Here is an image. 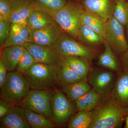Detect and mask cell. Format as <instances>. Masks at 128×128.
Segmentation results:
<instances>
[{"instance_id": "484cf974", "label": "cell", "mask_w": 128, "mask_h": 128, "mask_svg": "<svg viewBox=\"0 0 128 128\" xmlns=\"http://www.w3.org/2000/svg\"><path fill=\"white\" fill-rule=\"evenodd\" d=\"M78 38L82 42L90 45H98L104 44L105 42L102 37L81 22L78 31Z\"/></svg>"}, {"instance_id": "ac0fdd59", "label": "cell", "mask_w": 128, "mask_h": 128, "mask_svg": "<svg viewBox=\"0 0 128 128\" xmlns=\"http://www.w3.org/2000/svg\"><path fill=\"white\" fill-rule=\"evenodd\" d=\"M56 69L58 82L62 86L82 80L64 61L62 57L56 64Z\"/></svg>"}, {"instance_id": "e0dca14e", "label": "cell", "mask_w": 128, "mask_h": 128, "mask_svg": "<svg viewBox=\"0 0 128 128\" xmlns=\"http://www.w3.org/2000/svg\"><path fill=\"white\" fill-rule=\"evenodd\" d=\"M23 45H13L3 48L1 54L0 60L9 71L16 69L23 54Z\"/></svg>"}, {"instance_id": "9a60e30c", "label": "cell", "mask_w": 128, "mask_h": 128, "mask_svg": "<svg viewBox=\"0 0 128 128\" xmlns=\"http://www.w3.org/2000/svg\"><path fill=\"white\" fill-rule=\"evenodd\" d=\"M32 32V29L26 24H11L10 34L3 44V48L24 45L29 42Z\"/></svg>"}, {"instance_id": "6da1fadb", "label": "cell", "mask_w": 128, "mask_h": 128, "mask_svg": "<svg viewBox=\"0 0 128 128\" xmlns=\"http://www.w3.org/2000/svg\"><path fill=\"white\" fill-rule=\"evenodd\" d=\"M101 101L91 111L89 128H120L124 116L128 114V109L122 107L111 95Z\"/></svg>"}, {"instance_id": "8992f818", "label": "cell", "mask_w": 128, "mask_h": 128, "mask_svg": "<svg viewBox=\"0 0 128 128\" xmlns=\"http://www.w3.org/2000/svg\"><path fill=\"white\" fill-rule=\"evenodd\" d=\"M51 47L62 57H82L91 60L95 55L93 50L66 34H62Z\"/></svg>"}, {"instance_id": "d590c367", "label": "cell", "mask_w": 128, "mask_h": 128, "mask_svg": "<svg viewBox=\"0 0 128 128\" xmlns=\"http://www.w3.org/2000/svg\"><path fill=\"white\" fill-rule=\"evenodd\" d=\"M127 115H128V116H128V114H127Z\"/></svg>"}, {"instance_id": "3957f363", "label": "cell", "mask_w": 128, "mask_h": 128, "mask_svg": "<svg viewBox=\"0 0 128 128\" xmlns=\"http://www.w3.org/2000/svg\"><path fill=\"white\" fill-rule=\"evenodd\" d=\"M30 90L22 73L11 71L0 88V98L13 105H18L26 96Z\"/></svg>"}, {"instance_id": "52a82bcc", "label": "cell", "mask_w": 128, "mask_h": 128, "mask_svg": "<svg viewBox=\"0 0 128 128\" xmlns=\"http://www.w3.org/2000/svg\"><path fill=\"white\" fill-rule=\"evenodd\" d=\"M124 26L113 16L106 22L105 41L116 55L120 56L128 48Z\"/></svg>"}, {"instance_id": "7a4b0ae2", "label": "cell", "mask_w": 128, "mask_h": 128, "mask_svg": "<svg viewBox=\"0 0 128 128\" xmlns=\"http://www.w3.org/2000/svg\"><path fill=\"white\" fill-rule=\"evenodd\" d=\"M22 74L32 89L50 90L59 84L54 66L36 62Z\"/></svg>"}, {"instance_id": "7402d4cb", "label": "cell", "mask_w": 128, "mask_h": 128, "mask_svg": "<svg viewBox=\"0 0 128 128\" xmlns=\"http://www.w3.org/2000/svg\"><path fill=\"white\" fill-rule=\"evenodd\" d=\"M105 50L98 57L97 64L112 71L121 72L120 66L114 52L107 43L104 42Z\"/></svg>"}, {"instance_id": "9c48e42d", "label": "cell", "mask_w": 128, "mask_h": 128, "mask_svg": "<svg viewBox=\"0 0 128 128\" xmlns=\"http://www.w3.org/2000/svg\"><path fill=\"white\" fill-rule=\"evenodd\" d=\"M23 45L37 62L56 66L61 58L51 46L31 42Z\"/></svg>"}, {"instance_id": "f546056e", "label": "cell", "mask_w": 128, "mask_h": 128, "mask_svg": "<svg viewBox=\"0 0 128 128\" xmlns=\"http://www.w3.org/2000/svg\"><path fill=\"white\" fill-rule=\"evenodd\" d=\"M36 62H37L33 57L24 47L23 54L18 62L16 70L18 72L23 73Z\"/></svg>"}, {"instance_id": "4dcf8cb0", "label": "cell", "mask_w": 128, "mask_h": 128, "mask_svg": "<svg viewBox=\"0 0 128 128\" xmlns=\"http://www.w3.org/2000/svg\"><path fill=\"white\" fill-rule=\"evenodd\" d=\"M11 10V0H0V20H8Z\"/></svg>"}, {"instance_id": "d6986e66", "label": "cell", "mask_w": 128, "mask_h": 128, "mask_svg": "<svg viewBox=\"0 0 128 128\" xmlns=\"http://www.w3.org/2000/svg\"><path fill=\"white\" fill-rule=\"evenodd\" d=\"M86 81L81 80L64 85L62 86V90L70 102H75L86 94L91 88Z\"/></svg>"}, {"instance_id": "44dd1931", "label": "cell", "mask_w": 128, "mask_h": 128, "mask_svg": "<svg viewBox=\"0 0 128 128\" xmlns=\"http://www.w3.org/2000/svg\"><path fill=\"white\" fill-rule=\"evenodd\" d=\"M102 97L95 89L89 92L75 102V107L78 111H92L97 106Z\"/></svg>"}, {"instance_id": "603a6c76", "label": "cell", "mask_w": 128, "mask_h": 128, "mask_svg": "<svg viewBox=\"0 0 128 128\" xmlns=\"http://www.w3.org/2000/svg\"><path fill=\"white\" fill-rule=\"evenodd\" d=\"M55 22L52 16L46 12L35 9L30 14L26 24L32 30L43 27Z\"/></svg>"}, {"instance_id": "d6a6232c", "label": "cell", "mask_w": 128, "mask_h": 128, "mask_svg": "<svg viewBox=\"0 0 128 128\" xmlns=\"http://www.w3.org/2000/svg\"><path fill=\"white\" fill-rule=\"evenodd\" d=\"M13 105L0 98V118L7 114Z\"/></svg>"}, {"instance_id": "83f0119b", "label": "cell", "mask_w": 128, "mask_h": 128, "mask_svg": "<svg viewBox=\"0 0 128 128\" xmlns=\"http://www.w3.org/2000/svg\"><path fill=\"white\" fill-rule=\"evenodd\" d=\"M91 120V111H79L71 117L67 127L69 128H89Z\"/></svg>"}, {"instance_id": "30bf717a", "label": "cell", "mask_w": 128, "mask_h": 128, "mask_svg": "<svg viewBox=\"0 0 128 128\" xmlns=\"http://www.w3.org/2000/svg\"><path fill=\"white\" fill-rule=\"evenodd\" d=\"M114 74L109 70L92 72L88 77L89 85L103 97L110 94L114 86Z\"/></svg>"}, {"instance_id": "5bb4252c", "label": "cell", "mask_w": 128, "mask_h": 128, "mask_svg": "<svg viewBox=\"0 0 128 128\" xmlns=\"http://www.w3.org/2000/svg\"><path fill=\"white\" fill-rule=\"evenodd\" d=\"M1 128H30L25 110L18 105L12 106L7 114L0 118Z\"/></svg>"}, {"instance_id": "5b68a950", "label": "cell", "mask_w": 128, "mask_h": 128, "mask_svg": "<svg viewBox=\"0 0 128 128\" xmlns=\"http://www.w3.org/2000/svg\"><path fill=\"white\" fill-rule=\"evenodd\" d=\"M52 92L50 90H30L27 96L18 106L24 109L43 114L53 121L50 106Z\"/></svg>"}, {"instance_id": "f1b7e54d", "label": "cell", "mask_w": 128, "mask_h": 128, "mask_svg": "<svg viewBox=\"0 0 128 128\" xmlns=\"http://www.w3.org/2000/svg\"><path fill=\"white\" fill-rule=\"evenodd\" d=\"M113 16L124 26L128 22V1L116 0Z\"/></svg>"}, {"instance_id": "4fadbf2b", "label": "cell", "mask_w": 128, "mask_h": 128, "mask_svg": "<svg viewBox=\"0 0 128 128\" xmlns=\"http://www.w3.org/2000/svg\"><path fill=\"white\" fill-rule=\"evenodd\" d=\"M11 0V12L8 20L11 24H26L27 19L35 10L34 0Z\"/></svg>"}, {"instance_id": "8fae6325", "label": "cell", "mask_w": 128, "mask_h": 128, "mask_svg": "<svg viewBox=\"0 0 128 128\" xmlns=\"http://www.w3.org/2000/svg\"><path fill=\"white\" fill-rule=\"evenodd\" d=\"M62 34L54 22L43 27L32 30L29 42L51 46Z\"/></svg>"}, {"instance_id": "d4e9b609", "label": "cell", "mask_w": 128, "mask_h": 128, "mask_svg": "<svg viewBox=\"0 0 128 128\" xmlns=\"http://www.w3.org/2000/svg\"><path fill=\"white\" fill-rule=\"evenodd\" d=\"M80 22L105 38L106 22L85 11L81 17Z\"/></svg>"}, {"instance_id": "7c38bea8", "label": "cell", "mask_w": 128, "mask_h": 128, "mask_svg": "<svg viewBox=\"0 0 128 128\" xmlns=\"http://www.w3.org/2000/svg\"><path fill=\"white\" fill-rule=\"evenodd\" d=\"M85 11L106 22L113 16L114 6L110 0H83Z\"/></svg>"}, {"instance_id": "e575fe53", "label": "cell", "mask_w": 128, "mask_h": 128, "mask_svg": "<svg viewBox=\"0 0 128 128\" xmlns=\"http://www.w3.org/2000/svg\"><path fill=\"white\" fill-rule=\"evenodd\" d=\"M7 69L0 60V88L2 87L7 77Z\"/></svg>"}, {"instance_id": "ba28073f", "label": "cell", "mask_w": 128, "mask_h": 128, "mask_svg": "<svg viewBox=\"0 0 128 128\" xmlns=\"http://www.w3.org/2000/svg\"><path fill=\"white\" fill-rule=\"evenodd\" d=\"M50 106L53 121L57 126L64 125L72 116L74 108L71 102L58 90L52 92Z\"/></svg>"}, {"instance_id": "cb8c5ba5", "label": "cell", "mask_w": 128, "mask_h": 128, "mask_svg": "<svg viewBox=\"0 0 128 128\" xmlns=\"http://www.w3.org/2000/svg\"><path fill=\"white\" fill-rule=\"evenodd\" d=\"M28 124L32 128H54L57 125L50 118L43 114L24 109Z\"/></svg>"}, {"instance_id": "ffe728a7", "label": "cell", "mask_w": 128, "mask_h": 128, "mask_svg": "<svg viewBox=\"0 0 128 128\" xmlns=\"http://www.w3.org/2000/svg\"><path fill=\"white\" fill-rule=\"evenodd\" d=\"M64 61L82 80L86 81L90 70V60L80 57H62Z\"/></svg>"}, {"instance_id": "1f68e13d", "label": "cell", "mask_w": 128, "mask_h": 128, "mask_svg": "<svg viewBox=\"0 0 128 128\" xmlns=\"http://www.w3.org/2000/svg\"><path fill=\"white\" fill-rule=\"evenodd\" d=\"M11 24L8 20H0V46L3 47V44L6 40L11 30Z\"/></svg>"}, {"instance_id": "836d02e7", "label": "cell", "mask_w": 128, "mask_h": 128, "mask_svg": "<svg viewBox=\"0 0 128 128\" xmlns=\"http://www.w3.org/2000/svg\"><path fill=\"white\" fill-rule=\"evenodd\" d=\"M126 26L128 48L126 52L124 53L120 57L123 70L128 73V22L126 25Z\"/></svg>"}, {"instance_id": "2e32d148", "label": "cell", "mask_w": 128, "mask_h": 128, "mask_svg": "<svg viewBox=\"0 0 128 128\" xmlns=\"http://www.w3.org/2000/svg\"><path fill=\"white\" fill-rule=\"evenodd\" d=\"M111 95L122 107L128 109V73L124 70L119 72Z\"/></svg>"}, {"instance_id": "277c9868", "label": "cell", "mask_w": 128, "mask_h": 128, "mask_svg": "<svg viewBox=\"0 0 128 128\" xmlns=\"http://www.w3.org/2000/svg\"><path fill=\"white\" fill-rule=\"evenodd\" d=\"M82 5L73 2L66 3L52 16L56 22L72 37L78 38L82 15L84 10Z\"/></svg>"}, {"instance_id": "4316f807", "label": "cell", "mask_w": 128, "mask_h": 128, "mask_svg": "<svg viewBox=\"0 0 128 128\" xmlns=\"http://www.w3.org/2000/svg\"><path fill=\"white\" fill-rule=\"evenodd\" d=\"M35 9L41 10L52 16L67 3L66 0H34Z\"/></svg>"}]
</instances>
